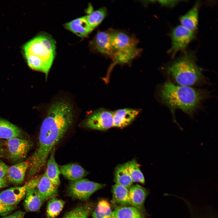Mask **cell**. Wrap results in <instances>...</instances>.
<instances>
[{"mask_svg": "<svg viewBox=\"0 0 218 218\" xmlns=\"http://www.w3.org/2000/svg\"><path fill=\"white\" fill-rule=\"evenodd\" d=\"M7 151L0 143V157H4L7 155Z\"/></svg>", "mask_w": 218, "mask_h": 218, "instance_id": "e575fe53", "label": "cell"}, {"mask_svg": "<svg viewBox=\"0 0 218 218\" xmlns=\"http://www.w3.org/2000/svg\"><path fill=\"white\" fill-rule=\"evenodd\" d=\"M109 218H110V217Z\"/></svg>", "mask_w": 218, "mask_h": 218, "instance_id": "8d00e7d4", "label": "cell"}, {"mask_svg": "<svg viewBox=\"0 0 218 218\" xmlns=\"http://www.w3.org/2000/svg\"><path fill=\"white\" fill-rule=\"evenodd\" d=\"M91 209L88 205L79 206L66 213L63 218H87Z\"/></svg>", "mask_w": 218, "mask_h": 218, "instance_id": "f1b7e54d", "label": "cell"}, {"mask_svg": "<svg viewBox=\"0 0 218 218\" xmlns=\"http://www.w3.org/2000/svg\"><path fill=\"white\" fill-rule=\"evenodd\" d=\"M55 149L50 154L47 161L46 170L45 173L48 178L55 185L58 187L60 183L59 168L54 158Z\"/></svg>", "mask_w": 218, "mask_h": 218, "instance_id": "44dd1931", "label": "cell"}, {"mask_svg": "<svg viewBox=\"0 0 218 218\" xmlns=\"http://www.w3.org/2000/svg\"><path fill=\"white\" fill-rule=\"evenodd\" d=\"M41 175L35 177L21 187H12L0 192V199L5 203L15 206L25 197L27 191L37 188Z\"/></svg>", "mask_w": 218, "mask_h": 218, "instance_id": "8992f818", "label": "cell"}, {"mask_svg": "<svg viewBox=\"0 0 218 218\" xmlns=\"http://www.w3.org/2000/svg\"><path fill=\"white\" fill-rule=\"evenodd\" d=\"M110 218H118L114 213L112 212V214L110 217Z\"/></svg>", "mask_w": 218, "mask_h": 218, "instance_id": "d590c367", "label": "cell"}, {"mask_svg": "<svg viewBox=\"0 0 218 218\" xmlns=\"http://www.w3.org/2000/svg\"><path fill=\"white\" fill-rule=\"evenodd\" d=\"M8 168L5 164L0 160V178L4 177L6 176Z\"/></svg>", "mask_w": 218, "mask_h": 218, "instance_id": "d6a6232c", "label": "cell"}, {"mask_svg": "<svg viewBox=\"0 0 218 218\" xmlns=\"http://www.w3.org/2000/svg\"><path fill=\"white\" fill-rule=\"evenodd\" d=\"M107 10L102 7L97 10H92L87 13L86 17L90 27L94 30L103 21L107 15Z\"/></svg>", "mask_w": 218, "mask_h": 218, "instance_id": "cb8c5ba5", "label": "cell"}, {"mask_svg": "<svg viewBox=\"0 0 218 218\" xmlns=\"http://www.w3.org/2000/svg\"><path fill=\"white\" fill-rule=\"evenodd\" d=\"M129 172L133 182L144 184L145 179L143 174L135 160L128 162Z\"/></svg>", "mask_w": 218, "mask_h": 218, "instance_id": "83f0119b", "label": "cell"}, {"mask_svg": "<svg viewBox=\"0 0 218 218\" xmlns=\"http://www.w3.org/2000/svg\"><path fill=\"white\" fill-rule=\"evenodd\" d=\"M128 162L118 165L115 168L114 180L116 184L129 189L133 182L130 175L128 169Z\"/></svg>", "mask_w": 218, "mask_h": 218, "instance_id": "ffe728a7", "label": "cell"}, {"mask_svg": "<svg viewBox=\"0 0 218 218\" xmlns=\"http://www.w3.org/2000/svg\"><path fill=\"white\" fill-rule=\"evenodd\" d=\"M56 43L52 36L41 33L25 44L24 55L28 66L44 73L47 77L56 55Z\"/></svg>", "mask_w": 218, "mask_h": 218, "instance_id": "3957f363", "label": "cell"}, {"mask_svg": "<svg viewBox=\"0 0 218 218\" xmlns=\"http://www.w3.org/2000/svg\"><path fill=\"white\" fill-rule=\"evenodd\" d=\"M163 6L168 7H173L179 3L178 0H159L157 1Z\"/></svg>", "mask_w": 218, "mask_h": 218, "instance_id": "1f68e13d", "label": "cell"}, {"mask_svg": "<svg viewBox=\"0 0 218 218\" xmlns=\"http://www.w3.org/2000/svg\"><path fill=\"white\" fill-rule=\"evenodd\" d=\"M147 193V190L141 185L138 184L132 185L129 190L131 205L140 211L143 210Z\"/></svg>", "mask_w": 218, "mask_h": 218, "instance_id": "e0dca14e", "label": "cell"}, {"mask_svg": "<svg viewBox=\"0 0 218 218\" xmlns=\"http://www.w3.org/2000/svg\"><path fill=\"white\" fill-rule=\"evenodd\" d=\"M72 106L67 101L59 100L50 105L41 125L36 149L30 160L28 177L38 173L48 156L72 124Z\"/></svg>", "mask_w": 218, "mask_h": 218, "instance_id": "6da1fadb", "label": "cell"}, {"mask_svg": "<svg viewBox=\"0 0 218 218\" xmlns=\"http://www.w3.org/2000/svg\"><path fill=\"white\" fill-rule=\"evenodd\" d=\"M48 202L46 214L48 218H55L62 210L64 202L62 200L51 198Z\"/></svg>", "mask_w": 218, "mask_h": 218, "instance_id": "484cf974", "label": "cell"}, {"mask_svg": "<svg viewBox=\"0 0 218 218\" xmlns=\"http://www.w3.org/2000/svg\"><path fill=\"white\" fill-rule=\"evenodd\" d=\"M29 164L30 160H26L17 163L9 167L6 175L8 181L17 185L22 183Z\"/></svg>", "mask_w": 218, "mask_h": 218, "instance_id": "5bb4252c", "label": "cell"}, {"mask_svg": "<svg viewBox=\"0 0 218 218\" xmlns=\"http://www.w3.org/2000/svg\"><path fill=\"white\" fill-rule=\"evenodd\" d=\"M167 71L181 85L190 86L197 84L203 79L202 70L191 53L184 54L168 66Z\"/></svg>", "mask_w": 218, "mask_h": 218, "instance_id": "277c9868", "label": "cell"}, {"mask_svg": "<svg viewBox=\"0 0 218 218\" xmlns=\"http://www.w3.org/2000/svg\"><path fill=\"white\" fill-rule=\"evenodd\" d=\"M36 188L44 201L54 198L58 193L57 187L51 182L45 173L41 175Z\"/></svg>", "mask_w": 218, "mask_h": 218, "instance_id": "2e32d148", "label": "cell"}, {"mask_svg": "<svg viewBox=\"0 0 218 218\" xmlns=\"http://www.w3.org/2000/svg\"><path fill=\"white\" fill-rule=\"evenodd\" d=\"M200 3L197 2L186 14L180 18L181 25L194 31L197 27Z\"/></svg>", "mask_w": 218, "mask_h": 218, "instance_id": "ac0fdd59", "label": "cell"}, {"mask_svg": "<svg viewBox=\"0 0 218 218\" xmlns=\"http://www.w3.org/2000/svg\"><path fill=\"white\" fill-rule=\"evenodd\" d=\"M110 205L106 200H102L99 202L94 211L93 218H109L112 214Z\"/></svg>", "mask_w": 218, "mask_h": 218, "instance_id": "4316f807", "label": "cell"}, {"mask_svg": "<svg viewBox=\"0 0 218 218\" xmlns=\"http://www.w3.org/2000/svg\"><path fill=\"white\" fill-rule=\"evenodd\" d=\"M113 212L118 218H144L140 211L133 206L118 207Z\"/></svg>", "mask_w": 218, "mask_h": 218, "instance_id": "d4e9b609", "label": "cell"}, {"mask_svg": "<svg viewBox=\"0 0 218 218\" xmlns=\"http://www.w3.org/2000/svg\"><path fill=\"white\" fill-rule=\"evenodd\" d=\"M25 212L19 210L12 214L0 217V218H25Z\"/></svg>", "mask_w": 218, "mask_h": 218, "instance_id": "4dcf8cb0", "label": "cell"}, {"mask_svg": "<svg viewBox=\"0 0 218 218\" xmlns=\"http://www.w3.org/2000/svg\"><path fill=\"white\" fill-rule=\"evenodd\" d=\"M6 144L8 157L14 162H19L24 159L32 145L30 141L18 137L7 139Z\"/></svg>", "mask_w": 218, "mask_h": 218, "instance_id": "30bf717a", "label": "cell"}, {"mask_svg": "<svg viewBox=\"0 0 218 218\" xmlns=\"http://www.w3.org/2000/svg\"><path fill=\"white\" fill-rule=\"evenodd\" d=\"M20 128L6 120L0 119V138L7 140L21 135Z\"/></svg>", "mask_w": 218, "mask_h": 218, "instance_id": "603a6c76", "label": "cell"}, {"mask_svg": "<svg viewBox=\"0 0 218 218\" xmlns=\"http://www.w3.org/2000/svg\"><path fill=\"white\" fill-rule=\"evenodd\" d=\"M104 186V184L82 179L71 182L69 186L68 191L69 195L73 197L86 201L92 194Z\"/></svg>", "mask_w": 218, "mask_h": 218, "instance_id": "52a82bcc", "label": "cell"}, {"mask_svg": "<svg viewBox=\"0 0 218 218\" xmlns=\"http://www.w3.org/2000/svg\"><path fill=\"white\" fill-rule=\"evenodd\" d=\"M90 45L95 51L112 59L114 51L111 31H99Z\"/></svg>", "mask_w": 218, "mask_h": 218, "instance_id": "8fae6325", "label": "cell"}, {"mask_svg": "<svg viewBox=\"0 0 218 218\" xmlns=\"http://www.w3.org/2000/svg\"><path fill=\"white\" fill-rule=\"evenodd\" d=\"M159 95L162 102L172 111L179 109L191 116L206 97L203 91L170 82L160 87Z\"/></svg>", "mask_w": 218, "mask_h": 218, "instance_id": "7a4b0ae2", "label": "cell"}, {"mask_svg": "<svg viewBox=\"0 0 218 218\" xmlns=\"http://www.w3.org/2000/svg\"><path fill=\"white\" fill-rule=\"evenodd\" d=\"M8 184V180L6 177L0 178V189L7 187Z\"/></svg>", "mask_w": 218, "mask_h": 218, "instance_id": "836d02e7", "label": "cell"}, {"mask_svg": "<svg viewBox=\"0 0 218 218\" xmlns=\"http://www.w3.org/2000/svg\"><path fill=\"white\" fill-rule=\"evenodd\" d=\"M59 169L60 173L66 178L72 181L81 179L88 173L81 166L75 163L61 165Z\"/></svg>", "mask_w": 218, "mask_h": 218, "instance_id": "9a60e30c", "label": "cell"}, {"mask_svg": "<svg viewBox=\"0 0 218 218\" xmlns=\"http://www.w3.org/2000/svg\"><path fill=\"white\" fill-rule=\"evenodd\" d=\"M15 209V206L8 205L4 203L0 199V216H3L8 215Z\"/></svg>", "mask_w": 218, "mask_h": 218, "instance_id": "f546056e", "label": "cell"}, {"mask_svg": "<svg viewBox=\"0 0 218 218\" xmlns=\"http://www.w3.org/2000/svg\"><path fill=\"white\" fill-rule=\"evenodd\" d=\"M137 109L125 108L118 110L113 114V127L122 128L130 124L138 115Z\"/></svg>", "mask_w": 218, "mask_h": 218, "instance_id": "7c38bea8", "label": "cell"}, {"mask_svg": "<svg viewBox=\"0 0 218 218\" xmlns=\"http://www.w3.org/2000/svg\"><path fill=\"white\" fill-rule=\"evenodd\" d=\"M63 26L66 29L82 38L87 36L93 30L88 24L85 15L66 22L63 24Z\"/></svg>", "mask_w": 218, "mask_h": 218, "instance_id": "4fadbf2b", "label": "cell"}, {"mask_svg": "<svg viewBox=\"0 0 218 218\" xmlns=\"http://www.w3.org/2000/svg\"><path fill=\"white\" fill-rule=\"evenodd\" d=\"M194 37V32L181 25L176 26L171 32V45L169 53L174 57L178 51L185 49Z\"/></svg>", "mask_w": 218, "mask_h": 218, "instance_id": "ba28073f", "label": "cell"}, {"mask_svg": "<svg viewBox=\"0 0 218 218\" xmlns=\"http://www.w3.org/2000/svg\"><path fill=\"white\" fill-rule=\"evenodd\" d=\"M112 202L125 206L131 205L129 196V190L125 187L116 184L112 187Z\"/></svg>", "mask_w": 218, "mask_h": 218, "instance_id": "7402d4cb", "label": "cell"}, {"mask_svg": "<svg viewBox=\"0 0 218 218\" xmlns=\"http://www.w3.org/2000/svg\"><path fill=\"white\" fill-rule=\"evenodd\" d=\"M113 112L105 109H98L87 117L85 126L92 129L107 130L113 127Z\"/></svg>", "mask_w": 218, "mask_h": 218, "instance_id": "9c48e42d", "label": "cell"}, {"mask_svg": "<svg viewBox=\"0 0 218 218\" xmlns=\"http://www.w3.org/2000/svg\"><path fill=\"white\" fill-rule=\"evenodd\" d=\"M111 31L114 51L112 66L128 63L140 53L137 41L133 36L123 31Z\"/></svg>", "mask_w": 218, "mask_h": 218, "instance_id": "5b68a950", "label": "cell"}, {"mask_svg": "<svg viewBox=\"0 0 218 218\" xmlns=\"http://www.w3.org/2000/svg\"><path fill=\"white\" fill-rule=\"evenodd\" d=\"M24 206L28 212H36L40 209L44 202L38 193L36 188L28 190L26 192Z\"/></svg>", "mask_w": 218, "mask_h": 218, "instance_id": "d6986e66", "label": "cell"}]
</instances>
